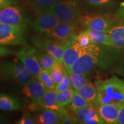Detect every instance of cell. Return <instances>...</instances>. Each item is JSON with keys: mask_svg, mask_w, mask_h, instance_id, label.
Wrapping results in <instances>:
<instances>
[{"mask_svg": "<svg viewBox=\"0 0 124 124\" xmlns=\"http://www.w3.org/2000/svg\"><path fill=\"white\" fill-rule=\"evenodd\" d=\"M77 43L82 47H88L93 43L91 42L88 34L85 30L82 31L78 35Z\"/></svg>", "mask_w": 124, "mask_h": 124, "instance_id": "f1b7e54d", "label": "cell"}, {"mask_svg": "<svg viewBox=\"0 0 124 124\" xmlns=\"http://www.w3.org/2000/svg\"><path fill=\"white\" fill-rule=\"evenodd\" d=\"M61 124H79V121L77 117H73L70 116L68 113H66L64 115L61 117Z\"/></svg>", "mask_w": 124, "mask_h": 124, "instance_id": "1f68e13d", "label": "cell"}, {"mask_svg": "<svg viewBox=\"0 0 124 124\" xmlns=\"http://www.w3.org/2000/svg\"><path fill=\"white\" fill-rule=\"evenodd\" d=\"M35 79L21 62L0 63V80H15L24 86Z\"/></svg>", "mask_w": 124, "mask_h": 124, "instance_id": "3957f363", "label": "cell"}, {"mask_svg": "<svg viewBox=\"0 0 124 124\" xmlns=\"http://www.w3.org/2000/svg\"><path fill=\"white\" fill-rule=\"evenodd\" d=\"M59 0H33L38 9H48Z\"/></svg>", "mask_w": 124, "mask_h": 124, "instance_id": "4dcf8cb0", "label": "cell"}, {"mask_svg": "<svg viewBox=\"0 0 124 124\" xmlns=\"http://www.w3.org/2000/svg\"><path fill=\"white\" fill-rule=\"evenodd\" d=\"M64 67L60 64L49 72L52 80L56 84V86L59 84L63 80L64 76Z\"/></svg>", "mask_w": 124, "mask_h": 124, "instance_id": "4316f807", "label": "cell"}, {"mask_svg": "<svg viewBox=\"0 0 124 124\" xmlns=\"http://www.w3.org/2000/svg\"><path fill=\"white\" fill-rule=\"evenodd\" d=\"M39 81L46 90H55L56 84L51 78L50 74L46 71H41L39 77Z\"/></svg>", "mask_w": 124, "mask_h": 124, "instance_id": "484cf974", "label": "cell"}, {"mask_svg": "<svg viewBox=\"0 0 124 124\" xmlns=\"http://www.w3.org/2000/svg\"><path fill=\"white\" fill-rule=\"evenodd\" d=\"M82 24L85 29H90L108 33L117 24L118 17L113 18L107 16H86L81 18Z\"/></svg>", "mask_w": 124, "mask_h": 124, "instance_id": "9c48e42d", "label": "cell"}, {"mask_svg": "<svg viewBox=\"0 0 124 124\" xmlns=\"http://www.w3.org/2000/svg\"><path fill=\"white\" fill-rule=\"evenodd\" d=\"M28 22L17 6L10 5L0 9V23L12 25L26 26Z\"/></svg>", "mask_w": 124, "mask_h": 124, "instance_id": "8fae6325", "label": "cell"}, {"mask_svg": "<svg viewBox=\"0 0 124 124\" xmlns=\"http://www.w3.org/2000/svg\"><path fill=\"white\" fill-rule=\"evenodd\" d=\"M38 123L41 124H61V116L55 111L44 108V110L38 116Z\"/></svg>", "mask_w": 124, "mask_h": 124, "instance_id": "7402d4cb", "label": "cell"}, {"mask_svg": "<svg viewBox=\"0 0 124 124\" xmlns=\"http://www.w3.org/2000/svg\"><path fill=\"white\" fill-rule=\"evenodd\" d=\"M36 55L42 70L49 72L61 64L50 54L36 48Z\"/></svg>", "mask_w": 124, "mask_h": 124, "instance_id": "e0dca14e", "label": "cell"}, {"mask_svg": "<svg viewBox=\"0 0 124 124\" xmlns=\"http://www.w3.org/2000/svg\"><path fill=\"white\" fill-rule=\"evenodd\" d=\"M85 31L88 34L91 42L93 44L113 46L112 43L108 33L90 29H85Z\"/></svg>", "mask_w": 124, "mask_h": 124, "instance_id": "44dd1931", "label": "cell"}, {"mask_svg": "<svg viewBox=\"0 0 124 124\" xmlns=\"http://www.w3.org/2000/svg\"><path fill=\"white\" fill-rule=\"evenodd\" d=\"M38 16L33 24V29L37 33L48 35L60 23L58 17L48 9H38Z\"/></svg>", "mask_w": 124, "mask_h": 124, "instance_id": "ba28073f", "label": "cell"}, {"mask_svg": "<svg viewBox=\"0 0 124 124\" xmlns=\"http://www.w3.org/2000/svg\"><path fill=\"white\" fill-rule=\"evenodd\" d=\"M111 0H87L89 4L95 6H100L106 5L110 2Z\"/></svg>", "mask_w": 124, "mask_h": 124, "instance_id": "d590c367", "label": "cell"}, {"mask_svg": "<svg viewBox=\"0 0 124 124\" xmlns=\"http://www.w3.org/2000/svg\"><path fill=\"white\" fill-rule=\"evenodd\" d=\"M42 106L46 109L51 110L58 113L61 117L67 113L64 108H62L58 104L57 91L55 90H46L43 98Z\"/></svg>", "mask_w": 124, "mask_h": 124, "instance_id": "2e32d148", "label": "cell"}, {"mask_svg": "<svg viewBox=\"0 0 124 124\" xmlns=\"http://www.w3.org/2000/svg\"><path fill=\"white\" fill-rule=\"evenodd\" d=\"M76 22L60 21L46 36L49 37L64 46L70 43L77 41Z\"/></svg>", "mask_w": 124, "mask_h": 124, "instance_id": "5b68a950", "label": "cell"}, {"mask_svg": "<svg viewBox=\"0 0 124 124\" xmlns=\"http://www.w3.org/2000/svg\"><path fill=\"white\" fill-rule=\"evenodd\" d=\"M21 93L31 101L33 104L42 105L46 89L37 79H34L23 86Z\"/></svg>", "mask_w": 124, "mask_h": 124, "instance_id": "4fadbf2b", "label": "cell"}, {"mask_svg": "<svg viewBox=\"0 0 124 124\" xmlns=\"http://www.w3.org/2000/svg\"><path fill=\"white\" fill-rule=\"evenodd\" d=\"M116 15H117L119 23L124 24V2L121 4L120 8L118 10Z\"/></svg>", "mask_w": 124, "mask_h": 124, "instance_id": "836d02e7", "label": "cell"}, {"mask_svg": "<svg viewBox=\"0 0 124 124\" xmlns=\"http://www.w3.org/2000/svg\"><path fill=\"white\" fill-rule=\"evenodd\" d=\"M121 52L123 53V54L120 52V56L114 67H116L117 71L121 73L122 71H124V51H121Z\"/></svg>", "mask_w": 124, "mask_h": 124, "instance_id": "d6a6232c", "label": "cell"}, {"mask_svg": "<svg viewBox=\"0 0 124 124\" xmlns=\"http://www.w3.org/2000/svg\"><path fill=\"white\" fill-rule=\"evenodd\" d=\"M99 114L107 124H117L120 106L106 103L96 107Z\"/></svg>", "mask_w": 124, "mask_h": 124, "instance_id": "9a60e30c", "label": "cell"}, {"mask_svg": "<svg viewBox=\"0 0 124 124\" xmlns=\"http://www.w3.org/2000/svg\"><path fill=\"white\" fill-rule=\"evenodd\" d=\"M21 108V103L17 98L0 93V110L14 111Z\"/></svg>", "mask_w": 124, "mask_h": 124, "instance_id": "ffe728a7", "label": "cell"}, {"mask_svg": "<svg viewBox=\"0 0 124 124\" xmlns=\"http://www.w3.org/2000/svg\"><path fill=\"white\" fill-rule=\"evenodd\" d=\"M113 46L119 51H124V24H116L108 32Z\"/></svg>", "mask_w": 124, "mask_h": 124, "instance_id": "ac0fdd59", "label": "cell"}, {"mask_svg": "<svg viewBox=\"0 0 124 124\" xmlns=\"http://www.w3.org/2000/svg\"><path fill=\"white\" fill-rule=\"evenodd\" d=\"M118 49L113 46L92 44L72 66L71 71L87 77L94 70L114 66L120 56Z\"/></svg>", "mask_w": 124, "mask_h": 124, "instance_id": "6da1fadb", "label": "cell"}, {"mask_svg": "<svg viewBox=\"0 0 124 124\" xmlns=\"http://www.w3.org/2000/svg\"><path fill=\"white\" fill-rule=\"evenodd\" d=\"M86 47H82L77 42L70 43L64 46L63 66L68 71H71L72 66L84 53Z\"/></svg>", "mask_w": 124, "mask_h": 124, "instance_id": "5bb4252c", "label": "cell"}, {"mask_svg": "<svg viewBox=\"0 0 124 124\" xmlns=\"http://www.w3.org/2000/svg\"><path fill=\"white\" fill-rule=\"evenodd\" d=\"M13 54V51L0 46V57L8 56Z\"/></svg>", "mask_w": 124, "mask_h": 124, "instance_id": "74e56055", "label": "cell"}, {"mask_svg": "<svg viewBox=\"0 0 124 124\" xmlns=\"http://www.w3.org/2000/svg\"><path fill=\"white\" fill-rule=\"evenodd\" d=\"M121 74H122V75H123L124 76V71H122V72H121Z\"/></svg>", "mask_w": 124, "mask_h": 124, "instance_id": "ab89813d", "label": "cell"}, {"mask_svg": "<svg viewBox=\"0 0 124 124\" xmlns=\"http://www.w3.org/2000/svg\"><path fill=\"white\" fill-rule=\"evenodd\" d=\"M97 91L95 107L106 103L119 106L124 104V80L116 76L105 80H96Z\"/></svg>", "mask_w": 124, "mask_h": 124, "instance_id": "7a4b0ae2", "label": "cell"}, {"mask_svg": "<svg viewBox=\"0 0 124 124\" xmlns=\"http://www.w3.org/2000/svg\"><path fill=\"white\" fill-rule=\"evenodd\" d=\"M117 124H124V104L120 105L119 108Z\"/></svg>", "mask_w": 124, "mask_h": 124, "instance_id": "e575fe53", "label": "cell"}, {"mask_svg": "<svg viewBox=\"0 0 124 124\" xmlns=\"http://www.w3.org/2000/svg\"><path fill=\"white\" fill-rule=\"evenodd\" d=\"M74 90H75L73 88L70 87L63 91L57 92V100L60 107L64 108L70 103L73 97Z\"/></svg>", "mask_w": 124, "mask_h": 124, "instance_id": "603a6c76", "label": "cell"}, {"mask_svg": "<svg viewBox=\"0 0 124 124\" xmlns=\"http://www.w3.org/2000/svg\"><path fill=\"white\" fill-rule=\"evenodd\" d=\"M90 105L95 106L97 100V91L95 85L89 82L79 89L75 90Z\"/></svg>", "mask_w": 124, "mask_h": 124, "instance_id": "d6986e66", "label": "cell"}, {"mask_svg": "<svg viewBox=\"0 0 124 124\" xmlns=\"http://www.w3.org/2000/svg\"><path fill=\"white\" fill-rule=\"evenodd\" d=\"M36 48L25 47L16 52V56L34 77L38 80L42 70L40 67L35 53Z\"/></svg>", "mask_w": 124, "mask_h": 124, "instance_id": "30bf717a", "label": "cell"}, {"mask_svg": "<svg viewBox=\"0 0 124 124\" xmlns=\"http://www.w3.org/2000/svg\"><path fill=\"white\" fill-rule=\"evenodd\" d=\"M46 9L58 17L61 21L76 22L81 17L77 3L73 1H58Z\"/></svg>", "mask_w": 124, "mask_h": 124, "instance_id": "8992f818", "label": "cell"}, {"mask_svg": "<svg viewBox=\"0 0 124 124\" xmlns=\"http://www.w3.org/2000/svg\"><path fill=\"white\" fill-rule=\"evenodd\" d=\"M9 123V120L7 118L0 116V124H5Z\"/></svg>", "mask_w": 124, "mask_h": 124, "instance_id": "f35d334b", "label": "cell"}, {"mask_svg": "<svg viewBox=\"0 0 124 124\" xmlns=\"http://www.w3.org/2000/svg\"><path fill=\"white\" fill-rule=\"evenodd\" d=\"M31 41L37 48L50 54L63 66L64 46L46 36H35L31 39Z\"/></svg>", "mask_w": 124, "mask_h": 124, "instance_id": "52a82bcc", "label": "cell"}, {"mask_svg": "<svg viewBox=\"0 0 124 124\" xmlns=\"http://www.w3.org/2000/svg\"><path fill=\"white\" fill-rule=\"evenodd\" d=\"M68 72H69L71 86L74 90L79 89L80 87L89 82V80L87 78L86 76L75 74L71 71H68Z\"/></svg>", "mask_w": 124, "mask_h": 124, "instance_id": "cb8c5ba5", "label": "cell"}, {"mask_svg": "<svg viewBox=\"0 0 124 124\" xmlns=\"http://www.w3.org/2000/svg\"><path fill=\"white\" fill-rule=\"evenodd\" d=\"M26 26L12 25L0 23V46L26 44Z\"/></svg>", "mask_w": 124, "mask_h": 124, "instance_id": "277c9868", "label": "cell"}, {"mask_svg": "<svg viewBox=\"0 0 124 124\" xmlns=\"http://www.w3.org/2000/svg\"><path fill=\"white\" fill-rule=\"evenodd\" d=\"M38 120L35 119L30 113L25 112L22 117L19 120L17 121L16 124H38Z\"/></svg>", "mask_w": 124, "mask_h": 124, "instance_id": "f546056e", "label": "cell"}, {"mask_svg": "<svg viewBox=\"0 0 124 124\" xmlns=\"http://www.w3.org/2000/svg\"><path fill=\"white\" fill-rule=\"evenodd\" d=\"M70 87H72V86H71L69 74L67 70L65 68L64 78H63V80H62V81L60 82L59 84L56 86L55 90L57 92H59V91H63L64 90H66Z\"/></svg>", "mask_w": 124, "mask_h": 124, "instance_id": "83f0119b", "label": "cell"}, {"mask_svg": "<svg viewBox=\"0 0 124 124\" xmlns=\"http://www.w3.org/2000/svg\"><path fill=\"white\" fill-rule=\"evenodd\" d=\"M16 0H0V9L10 5L17 4Z\"/></svg>", "mask_w": 124, "mask_h": 124, "instance_id": "8d00e7d4", "label": "cell"}, {"mask_svg": "<svg viewBox=\"0 0 124 124\" xmlns=\"http://www.w3.org/2000/svg\"><path fill=\"white\" fill-rule=\"evenodd\" d=\"M79 124H105L98 112L97 108L94 105H89L85 108L74 111Z\"/></svg>", "mask_w": 124, "mask_h": 124, "instance_id": "7c38bea8", "label": "cell"}, {"mask_svg": "<svg viewBox=\"0 0 124 124\" xmlns=\"http://www.w3.org/2000/svg\"><path fill=\"white\" fill-rule=\"evenodd\" d=\"M89 105H90L81 95H80V94L77 92V90H75L72 100L68 106L70 108L74 111L75 110L85 108Z\"/></svg>", "mask_w": 124, "mask_h": 124, "instance_id": "d4e9b609", "label": "cell"}]
</instances>
